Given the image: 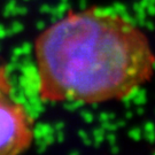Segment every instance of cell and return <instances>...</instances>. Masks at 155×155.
Masks as SVG:
<instances>
[{"instance_id":"obj_1","label":"cell","mask_w":155,"mask_h":155,"mask_svg":"<svg viewBox=\"0 0 155 155\" xmlns=\"http://www.w3.org/2000/svg\"><path fill=\"white\" fill-rule=\"evenodd\" d=\"M40 99L102 104L130 97L150 82L155 53L146 33L105 8L71 12L35 40Z\"/></svg>"},{"instance_id":"obj_2","label":"cell","mask_w":155,"mask_h":155,"mask_svg":"<svg viewBox=\"0 0 155 155\" xmlns=\"http://www.w3.org/2000/svg\"><path fill=\"white\" fill-rule=\"evenodd\" d=\"M0 78V155H22L30 148L35 124L27 108L14 99Z\"/></svg>"}]
</instances>
